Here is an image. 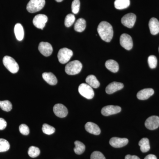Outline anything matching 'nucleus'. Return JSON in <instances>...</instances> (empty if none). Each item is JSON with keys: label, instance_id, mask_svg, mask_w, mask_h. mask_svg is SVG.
<instances>
[{"label": "nucleus", "instance_id": "nucleus-29", "mask_svg": "<svg viewBox=\"0 0 159 159\" xmlns=\"http://www.w3.org/2000/svg\"><path fill=\"white\" fill-rule=\"evenodd\" d=\"M9 142L5 139H0V152H5L10 148Z\"/></svg>", "mask_w": 159, "mask_h": 159}, {"label": "nucleus", "instance_id": "nucleus-32", "mask_svg": "<svg viewBox=\"0 0 159 159\" xmlns=\"http://www.w3.org/2000/svg\"><path fill=\"white\" fill-rule=\"evenodd\" d=\"M157 60L156 57L154 55H150L148 57V65L150 68L154 69L157 67Z\"/></svg>", "mask_w": 159, "mask_h": 159}, {"label": "nucleus", "instance_id": "nucleus-10", "mask_svg": "<svg viewBox=\"0 0 159 159\" xmlns=\"http://www.w3.org/2000/svg\"><path fill=\"white\" fill-rule=\"evenodd\" d=\"M121 111V108L118 106L107 105L101 110V114L105 116L118 113Z\"/></svg>", "mask_w": 159, "mask_h": 159}, {"label": "nucleus", "instance_id": "nucleus-5", "mask_svg": "<svg viewBox=\"0 0 159 159\" xmlns=\"http://www.w3.org/2000/svg\"><path fill=\"white\" fill-rule=\"evenodd\" d=\"M79 93L84 98L87 99H92L94 96V92L93 88L87 84L82 83L78 87Z\"/></svg>", "mask_w": 159, "mask_h": 159}, {"label": "nucleus", "instance_id": "nucleus-9", "mask_svg": "<svg viewBox=\"0 0 159 159\" xmlns=\"http://www.w3.org/2000/svg\"><path fill=\"white\" fill-rule=\"evenodd\" d=\"M120 44L124 48L129 51L133 46L132 39L128 34H122L120 37Z\"/></svg>", "mask_w": 159, "mask_h": 159}, {"label": "nucleus", "instance_id": "nucleus-26", "mask_svg": "<svg viewBox=\"0 0 159 159\" xmlns=\"http://www.w3.org/2000/svg\"><path fill=\"white\" fill-rule=\"evenodd\" d=\"M75 147L74 148V151L77 155L82 154L85 150V146L82 142L79 141H75L74 142Z\"/></svg>", "mask_w": 159, "mask_h": 159}, {"label": "nucleus", "instance_id": "nucleus-25", "mask_svg": "<svg viewBox=\"0 0 159 159\" xmlns=\"http://www.w3.org/2000/svg\"><path fill=\"white\" fill-rule=\"evenodd\" d=\"M139 144L142 152H146L150 150L149 140L147 138H143L141 139Z\"/></svg>", "mask_w": 159, "mask_h": 159}, {"label": "nucleus", "instance_id": "nucleus-28", "mask_svg": "<svg viewBox=\"0 0 159 159\" xmlns=\"http://www.w3.org/2000/svg\"><path fill=\"white\" fill-rule=\"evenodd\" d=\"M40 153L39 148L35 146H31L29 147L28 150V154L32 158H35L38 157Z\"/></svg>", "mask_w": 159, "mask_h": 159}, {"label": "nucleus", "instance_id": "nucleus-7", "mask_svg": "<svg viewBox=\"0 0 159 159\" xmlns=\"http://www.w3.org/2000/svg\"><path fill=\"white\" fill-rule=\"evenodd\" d=\"M136 20V16L133 13L125 15L121 19V23L123 25L128 28H133Z\"/></svg>", "mask_w": 159, "mask_h": 159}, {"label": "nucleus", "instance_id": "nucleus-17", "mask_svg": "<svg viewBox=\"0 0 159 159\" xmlns=\"http://www.w3.org/2000/svg\"><path fill=\"white\" fill-rule=\"evenodd\" d=\"M85 129L87 131L93 134L98 135L101 133V130L98 125L93 122H88L85 125Z\"/></svg>", "mask_w": 159, "mask_h": 159}, {"label": "nucleus", "instance_id": "nucleus-1", "mask_svg": "<svg viewBox=\"0 0 159 159\" xmlns=\"http://www.w3.org/2000/svg\"><path fill=\"white\" fill-rule=\"evenodd\" d=\"M97 31L101 39L106 42H110L113 36L112 26L106 21L100 23L97 28Z\"/></svg>", "mask_w": 159, "mask_h": 159}, {"label": "nucleus", "instance_id": "nucleus-19", "mask_svg": "<svg viewBox=\"0 0 159 159\" xmlns=\"http://www.w3.org/2000/svg\"><path fill=\"white\" fill-rule=\"evenodd\" d=\"M42 77L43 79L46 82L50 85H56L57 84V78L53 73H51V72H49V73L45 72V73H43Z\"/></svg>", "mask_w": 159, "mask_h": 159}, {"label": "nucleus", "instance_id": "nucleus-12", "mask_svg": "<svg viewBox=\"0 0 159 159\" xmlns=\"http://www.w3.org/2000/svg\"><path fill=\"white\" fill-rule=\"evenodd\" d=\"M39 51L43 56H50L53 52V48L49 43L42 42L40 43L38 47Z\"/></svg>", "mask_w": 159, "mask_h": 159}, {"label": "nucleus", "instance_id": "nucleus-14", "mask_svg": "<svg viewBox=\"0 0 159 159\" xmlns=\"http://www.w3.org/2000/svg\"><path fill=\"white\" fill-rule=\"evenodd\" d=\"M53 111L54 114L59 118H65L67 116L68 113L67 108L61 103L55 104L53 107Z\"/></svg>", "mask_w": 159, "mask_h": 159}, {"label": "nucleus", "instance_id": "nucleus-6", "mask_svg": "<svg viewBox=\"0 0 159 159\" xmlns=\"http://www.w3.org/2000/svg\"><path fill=\"white\" fill-rule=\"evenodd\" d=\"M73 55V52L72 50L63 48L60 49L57 54V58L59 62L61 64H66L68 62Z\"/></svg>", "mask_w": 159, "mask_h": 159}, {"label": "nucleus", "instance_id": "nucleus-38", "mask_svg": "<svg viewBox=\"0 0 159 159\" xmlns=\"http://www.w3.org/2000/svg\"><path fill=\"white\" fill-rule=\"evenodd\" d=\"M144 159H157L156 156L154 155L149 154L145 157Z\"/></svg>", "mask_w": 159, "mask_h": 159}, {"label": "nucleus", "instance_id": "nucleus-37", "mask_svg": "<svg viewBox=\"0 0 159 159\" xmlns=\"http://www.w3.org/2000/svg\"><path fill=\"white\" fill-rule=\"evenodd\" d=\"M125 159H140L139 157H137V156H132L130 155H127L125 157Z\"/></svg>", "mask_w": 159, "mask_h": 159}, {"label": "nucleus", "instance_id": "nucleus-3", "mask_svg": "<svg viewBox=\"0 0 159 159\" xmlns=\"http://www.w3.org/2000/svg\"><path fill=\"white\" fill-rule=\"evenodd\" d=\"M4 65L12 74L17 73L19 70V66L14 58L9 56H6L3 59Z\"/></svg>", "mask_w": 159, "mask_h": 159}, {"label": "nucleus", "instance_id": "nucleus-13", "mask_svg": "<svg viewBox=\"0 0 159 159\" xmlns=\"http://www.w3.org/2000/svg\"><path fill=\"white\" fill-rule=\"evenodd\" d=\"M128 139L125 138H119L117 137H113L110 139L109 143L111 146L114 148H122L128 144Z\"/></svg>", "mask_w": 159, "mask_h": 159}, {"label": "nucleus", "instance_id": "nucleus-15", "mask_svg": "<svg viewBox=\"0 0 159 159\" xmlns=\"http://www.w3.org/2000/svg\"><path fill=\"white\" fill-rule=\"evenodd\" d=\"M124 87V85L122 83L113 82L109 84L106 88L105 91L107 93L111 94L122 89Z\"/></svg>", "mask_w": 159, "mask_h": 159}, {"label": "nucleus", "instance_id": "nucleus-34", "mask_svg": "<svg viewBox=\"0 0 159 159\" xmlns=\"http://www.w3.org/2000/svg\"><path fill=\"white\" fill-rule=\"evenodd\" d=\"M20 133L25 135H28L30 132L29 127L25 124H21L19 126Z\"/></svg>", "mask_w": 159, "mask_h": 159}, {"label": "nucleus", "instance_id": "nucleus-23", "mask_svg": "<svg viewBox=\"0 0 159 159\" xmlns=\"http://www.w3.org/2000/svg\"><path fill=\"white\" fill-rule=\"evenodd\" d=\"M114 5L116 9H125L130 5V0H116Z\"/></svg>", "mask_w": 159, "mask_h": 159}, {"label": "nucleus", "instance_id": "nucleus-2", "mask_svg": "<svg viewBox=\"0 0 159 159\" xmlns=\"http://www.w3.org/2000/svg\"><path fill=\"white\" fill-rule=\"evenodd\" d=\"M82 68V64L79 61H73L69 62L66 65V73L68 75H76L80 73Z\"/></svg>", "mask_w": 159, "mask_h": 159}, {"label": "nucleus", "instance_id": "nucleus-16", "mask_svg": "<svg viewBox=\"0 0 159 159\" xmlns=\"http://www.w3.org/2000/svg\"><path fill=\"white\" fill-rule=\"evenodd\" d=\"M154 91L153 89H145L139 91L137 93V97L140 100H146L153 95Z\"/></svg>", "mask_w": 159, "mask_h": 159}, {"label": "nucleus", "instance_id": "nucleus-40", "mask_svg": "<svg viewBox=\"0 0 159 159\" xmlns=\"http://www.w3.org/2000/svg\"></svg>", "mask_w": 159, "mask_h": 159}, {"label": "nucleus", "instance_id": "nucleus-31", "mask_svg": "<svg viewBox=\"0 0 159 159\" xmlns=\"http://www.w3.org/2000/svg\"><path fill=\"white\" fill-rule=\"evenodd\" d=\"M75 20V17L74 14H69L66 16L65 20V25L67 28L73 25Z\"/></svg>", "mask_w": 159, "mask_h": 159}, {"label": "nucleus", "instance_id": "nucleus-11", "mask_svg": "<svg viewBox=\"0 0 159 159\" xmlns=\"http://www.w3.org/2000/svg\"><path fill=\"white\" fill-rule=\"evenodd\" d=\"M145 127L150 130H154L159 126V117L157 116H152L145 121Z\"/></svg>", "mask_w": 159, "mask_h": 159}, {"label": "nucleus", "instance_id": "nucleus-20", "mask_svg": "<svg viewBox=\"0 0 159 159\" xmlns=\"http://www.w3.org/2000/svg\"><path fill=\"white\" fill-rule=\"evenodd\" d=\"M105 66L109 70L113 73H116L119 70V64L114 60L110 59L107 61L105 62Z\"/></svg>", "mask_w": 159, "mask_h": 159}, {"label": "nucleus", "instance_id": "nucleus-4", "mask_svg": "<svg viewBox=\"0 0 159 159\" xmlns=\"http://www.w3.org/2000/svg\"><path fill=\"white\" fill-rule=\"evenodd\" d=\"M45 0H30L27 6V11L34 13L40 11L45 5Z\"/></svg>", "mask_w": 159, "mask_h": 159}, {"label": "nucleus", "instance_id": "nucleus-8", "mask_svg": "<svg viewBox=\"0 0 159 159\" xmlns=\"http://www.w3.org/2000/svg\"><path fill=\"white\" fill-rule=\"evenodd\" d=\"M48 20V16L45 15L38 14L33 19V24L38 29L43 30Z\"/></svg>", "mask_w": 159, "mask_h": 159}, {"label": "nucleus", "instance_id": "nucleus-21", "mask_svg": "<svg viewBox=\"0 0 159 159\" xmlns=\"http://www.w3.org/2000/svg\"><path fill=\"white\" fill-rule=\"evenodd\" d=\"M14 33L18 40H22L24 37V30L22 25L20 23H17L15 26Z\"/></svg>", "mask_w": 159, "mask_h": 159}, {"label": "nucleus", "instance_id": "nucleus-27", "mask_svg": "<svg viewBox=\"0 0 159 159\" xmlns=\"http://www.w3.org/2000/svg\"><path fill=\"white\" fill-rule=\"evenodd\" d=\"M0 107L5 111L9 112L12 109V105L9 100L0 101Z\"/></svg>", "mask_w": 159, "mask_h": 159}, {"label": "nucleus", "instance_id": "nucleus-24", "mask_svg": "<svg viewBox=\"0 0 159 159\" xmlns=\"http://www.w3.org/2000/svg\"><path fill=\"white\" fill-rule=\"evenodd\" d=\"M86 21L83 18H80L77 20L74 25V30L76 31L81 32L85 30L86 28Z\"/></svg>", "mask_w": 159, "mask_h": 159}, {"label": "nucleus", "instance_id": "nucleus-35", "mask_svg": "<svg viewBox=\"0 0 159 159\" xmlns=\"http://www.w3.org/2000/svg\"><path fill=\"white\" fill-rule=\"evenodd\" d=\"M91 159H106L104 156L99 151H94L91 155Z\"/></svg>", "mask_w": 159, "mask_h": 159}, {"label": "nucleus", "instance_id": "nucleus-22", "mask_svg": "<svg viewBox=\"0 0 159 159\" xmlns=\"http://www.w3.org/2000/svg\"><path fill=\"white\" fill-rule=\"evenodd\" d=\"M87 84L93 88L97 89L100 85V83L97 77L93 75H90L86 78Z\"/></svg>", "mask_w": 159, "mask_h": 159}, {"label": "nucleus", "instance_id": "nucleus-33", "mask_svg": "<svg viewBox=\"0 0 159 159\" xmlns=\"http://www.w3.org/2000/svg\"><path fill=\"white\" fill-rule=\"evenodd\" d=\"M80 7V0H74L72 4V11L74 14H77L79 12Z\"/></svg>", "mask_w": 159, "mask_h": 159}, {"label": "nucleus", "instance_id": "nucleus-36", "mask_svg": "<svg viewBox=\"0 0 159 159\" xmlns=\"http://www.w3.org/2000/svg\"><path fill=\"white\" fill-rule=\"evenodd\" d=\"M7 122L3 118H0V130H3L7 126Z\"/></svg>", "mask_w": 159, "mask_h": 159}, {"label": "nucleus", "instance_id": "nucleus-30", "mask_svg": "<svg viewBox=\"0 0 159 159\" xmlns=\"http://www.w3.org/2000/svg\"><path fill=\"white\" fill-rule=\"evenodd\" d=\"M42 129L43 132L47 135L52 134L55 131V129L54 127L47 124V123L43 124Z\"/></svg>", "mask_w": 159, "mask_h": 159}, {"label": "nucleus", "instance_id": "nucleus-39", "mask_svg": "<svg viewBox=\"0 0 159 159\" xmlns=\"http://www.w3.org/2000/svg\"><path fill=\"white\" fill-rule=\"evenodd\" d=\"M55 1L57 2H62L63 0H55Z\"/></svg>", "mask_w": 159, "mask_h": 159}, {"label": "nucleus", "instance_id": "nucleus-18", "mask_svg": "<svg viewBox=\"0 0 159 159\" xmlns=\"http://www.w3.org/2000/svg\"><path fill=\"white\" fill-rule=\"evenodd\" d=\"M148 26L152 34L155 35L159 33V21L157 18H152L149 20Z\"/></svg>", "mask_w": 159, "mask_h": 159}]
</instances>
